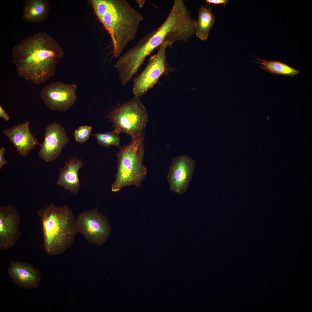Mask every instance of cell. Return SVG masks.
I'll use <instances>...</instances> for the list:
<instances>
[{"label":"cell","instance_id":"8992f818","mask_svg":"<svg viewBox=\"0 0 312 312\" xmlns=\"http://www.w3.org/2000/svg\"><path fill=\"white\" fill-rule=\"evenodd\" d=\"M75 221L77 233L91 244L101 246L110 236L111 229L108 219L96 208L82 211Z\"/></svg>","mask_w":312,"mask_h":312},{"label":"cell","instance_id":"30bf717a","mask_svg":"<svg viewBox=\"0 0 312 312\" xmlns=\"http://www.w3.org/2000/svg\"><path fill=\"white\" fill-rule=\"evenodd\" d=\"M21 217L12 204L0 206V250H8L15 245L21 236Z\"/></svg>","mask_w":312,"mask_h":312},{"label":"cell","instance_id":"ac0fdd59","mask_svg":"<svg viewBox=\"0 0 312 312\" xmlns=\"http://www.w3.org/2000/svg\"><path fill=\"white\" fill-rule=\"evenodd\" d=\"M120 133L118 130L115 129L112 131L97 133L92 135L95 138L98 144L109 148L112 146H119Z\"/></svg>","mask_w":312,"mask_h":312},{"label":"cell","instance_id":"52a82bcc","mask_svg":"<svg viewBox=\"0 0 312 312\" xmlns=\"http://www.w3.org/2000/svg\"><path fill=\"white\" fill-rule=\"evenodd\" d=\"M171 46L168 42L163 43L158 48L157 53L151 57L144 70L134 78L133 92L135 96L139 97L145 94L166 72L168 66L166 49Z\"/></svg>","mask_w":312,"mask_h":312},{"label":"cell","instance_id":"2e32d148","mask_svg":"<svg viewBox=\"0 0 312 312\" xmlns=\"http://www.w3.org/2000/svg\"><path fill=\"white\" fill-rule=\"evenodd\" d=\"M198 17L196 21L195 33L196 37L202 41L208 38L209 32L213 25L215 16L211 12V8L202 6L199 8Z\"/></svg>","mask_w":312,"mask_h":312},{"label":"cell","instance_id":"9a60e30c","mask_svg":"<svg viewBox=\"0 0 312 312\" xmlns=\"http://www.w3.org/2000/svg\"><path fill=\"white\" fill-rule=\"evenodd\" d=\"M23 6L22 18L27 22L39 23L47 17L49 3L46 0H26Z\"/></svg>","mask_w":312,"mask_h":312},{"label":"cell","instance_id":"e0dca14e","mask_svg":"<svg viewBox=\"0 0 312 312\" xmlns=\"http://www.w3.org/2000/svg\"><path fill=\"white\" fill-rule=\"evenodd\" d=\"M256 62L264 70L274 74L294 76L299 73V70L283 63L276 61H267L257 59Z\"/></svg>","mask_w":312,"mask_h":312},{"label":"cell","instance_id":"4fadbf2b","mask_svg":"<svg viewBox=\"0 0 312 312\" xmlns=\"http://www.w3.org/2000/svg\"><path fill=\"white\" fill-rule=\"evenodd\" d=\"M29 125V122L27 121L3 131L18 154L23 157L27 156L30 151L39 144L37 139L31 133Z\"/></svg>","mask_w":312,"mask_h":312},{"label":"cell","instance_id":"5bb4252c","mask_svg":"<svg viewBox=\"0 0 312 312\" xmlns=\"http://www.w3.org/2000/svg\"><path fill=\"white\" fill-rule=\"evenodd\" d=\"M84 164L80 159L76 157L69 159L68 161L65 162L64 167L59 168L57 184L76 195L80 186L78 171Z\"/></svg>","mask_w":312,"mask_h":312},{"label":"cell","instance_id":"7a4b0ae2","mask_svg":"<svg viewBox=\"0 0 312 312\" xmlns=\"http://www.w3.org/2000/svg\"><path fill=\"white\" fill-rule=\"evenodd\" d=\"M92 5L110 35L112 57H119L126 46L134 39L143 16L125 0H94Z\"/></svg>","mask_w":312,"mask_h":312},{"label":"cell","instance_id":"8fae6325","mask_svg":"<svg viewBox=\"0 0 312 312\" xmlns=\"http://www.w3.org/2000/svg\"><path fill=\"white\" fill-rule=\"evenodd\" d=\"M65 129L60 124L54 122L46 127L43 142L39 143L38 155L46 162L56 159L60 155L64 146L69 142Z\"/></svg>","mask_w":312,"mask_h":312},{"label":"cell","instance_id":"5b68a950","mask_svg":"<svg viewBox=\"0 0 312 312\" xmlns=\"http://www.w3.org/2000/svg\"><path fill=\"white\" fill-rule=\"evenodd\" d=\"M108 117L115 129L135 139L142 133L148 121L146 109L139 97L130 100L113 109Z\"/></svg>","mask_w":312,"mask_h":312},{"label":"cell","instance_id":"44dd1931","mask_svg":"<svg viewBox=\"0 0 312 312\" xmlns=\"http://www.w3.org/2000/svg\"><path fill=\"white\" fill-rule=\"evenodd\" d=\"M205 1L209 4H223L224 5H225L229 2V1L228 0H206Z\"/></svg>","mask_w":312,"mask_h":312},{"label":"cell","instance_id":"9c48e42d","mask_svg":"<svg viewBox=\"0 0 312 312\" xmlns=\"http://www.w3.org/2000/svg\"><path fill=\"white\" fill-rule=\"evenodd\" d=\"M194 167V161L187 155L173 158L167 176L170 190L179 194L185 193L192 179Z\"/></svg>","mask_w":312,"mask_h":312},{"label":"cell","instance_id":"3957f363","mask_svg":"<svg viewBox=\"0 0 312 312\" xmlns=\"http://www.w3.org/2000/svg\"><path fill=\"white\" fill-rule=\"evenodd\" d=\"M42 226L43 246L47 255L64 252L73 244L77 232L72 211L67 206L58 207L51 203L37 211Z\"/></svg>","mask_w":312,"mask_h":312},{"label":"cell","instance_id":"277c9868","mask_svg":"<svg viewBox=\"0 0 312 312\" xmlns=\"http://www.w3.org/2000/svg\"><path fill=\"white\" fill-rule=\"evenodd\" d=\"M144 138L142 133L138 138L132 140L128 145L120 147L117 153V172L111 187L112 192H118L124 187L131 185L141 187L147 172L142 163Z\"/></svg>","mask_w":312,"mask_h":312},{"label":"cell","instance_id":"6da1fadb","mask_svg":"<svg viewBox=\"0 0 312 312\" xmlns=\"http://www.w3.org/2000/svg\"><path fill=\"white\" fill-rule=\"evenodd\" d=\"M64 53L50 35L40 32L24 39L14 47L12 62L18 75L35 84L55 75L58 60Z\"/></svg>","mask_w":312,"mask_h":312},{"label":"cell","instance_id":"d6986e66","mask_svg":"<svg viewBox=\"0 0 312 312\" xmlns=\"http://www.w3.org/2000/svg\"><path fill=\"white\" fill-rule=\"evenodd\" d=\"M92 129V127L90 126L84 125L79 127L74 132L73 135L75 141L81 144L86 142L91 135Z\"/></svg>","mask_w":312,"mask_h":312},{"label":"cell","instance_id":"7402d4cb","mask_svg":"<svg viewBox=\"0 0 312 312\" xmlns=\"http://www.w3.org/2000/svg\"><path fill=\"white\" fill-rule=\"evenodd\" d=\"M0 118H3L6 121H8L10 119L9 116L1 105H0Z\"/></svg>","mask_w":312,"mask_h":312},{"label":"cell","instance_id":"7c38bea8","mask_svg":"<svg viewBox=\"0 0 312 312\" xmlns=\"http://www.w3.org/2000/svg\"><path fill=\"white\" fill-rule=\"evenodd\" d=\"M7 272L15 284L24 289H36L40 282L41 272L27 262L12 261Z\"/></svg>","mask_w":312,"mask_h":312},{"label":"cell","instance_id":"603a6c76","mask_svg":"<svg viewBox=\"0 0 312 312\" xmlns=\"http://www.w3.org/2000/svg\"><path fill=\"white\" fill-rule=\"evenodd\" d=\"M137 2L139 6L140 7H142L144 5L145 2V1L143 0H137Z\"/></svg>","mask_w":312,"mask_h":312},{"label":"cell","instance_id":"ffe728a7","mask_svg":"<svg viewBox=\"0 0 312 312\" xmlns=\"http://www.w3.org/2000/svg\"><path fill=\"white\" fill-rule=\"evenodd\" d=\"M5 148L3 147L0 148V169H1L7 163V161L4 157V154L5 152Z\"/></svg>","mask_w":312,"mask_h":312},{"label":"cell","instance_id":"ba28073f","mask_svg":"<svg viewBox=\"0 0 312 312\" xmlns=\"http://www.w3.org/2000/svg\"><path fill=\"white\" fill-rule=\"evenodd\" d=\"M77 86L60 82L51 83L43 88L40 96L49 109L61 112L70 108L77 99Z\"/></svg>","mask_w":312,"mask_h":312}]
</instances>
